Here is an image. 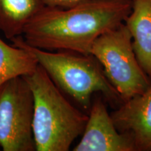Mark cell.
Listing matches in <instances>:
<instances>
[{
	"mask_svg": "<svg viewBox=\"0 0 151 151\" xmlns=\"http://www.w3.org/2000/svg\"><path fill=\"white\" fill-rule=\"evenodd\" d=\"M132 9V0H91L69 8L45 6L26 26L22 37L43 50L90 55L94 41L123 23Z\"/></svg>",
	"mask_w": 151,
	"mask_h": 151,
	"instance_id": "1",
	"label": "cell"
},
{
	"mask_svg": "<svg viewBox=\"0 0 151 151\" xmlns=\"http://www.w3.org/2000/svg\"><path fill=\"white\" fill-rule=\"evenodd\" d=\"M24 78L34 96L36 150L68 151L83 132L88 116L68 101L39 65Z\"/></svg>",
	"mask_w": 151,
	"mask_h": 151,
	"instance_id": "2",
	"label": "cell"
},
{
	"mask_svg": "<svg viewBox=\"0 0 151 151\" xmlns=\"http://www.w3.org/2000/svg\"><path fill=\"white\" fill-rule=\"evenodd\" d=\"M11 41L32 55L54 83L85 111L89 112L95 92H101L107 101L118 106L123 103L99 61L92 55L67 50L52 52L29 46L22 36Z\"/></svg>",
	"mask_w": 151,
	"mask_h": 151,
	"instance_id": "3",
	"label": "cell"
},
{
	"mask_svg": "<svg viewBox=\"0 0 151 151\" xmlns=\"http://www.w3.org/2000/svg\"><path fill=\"white\" fill-rule=\"evenodd\" d=\"M90 55L99 61L123 102L150 86L151 79L138 61L132 35L124 23L99 36L92 44Z\"/></svg>",
	"mask_w": 151,
	"mask_h": 151,
	"instance_id": "4",
	"label": "cell"
},
{
	"mask_svg": "<svg viewBox=\"0 0 151 151\" xmlns=\"http://www.w3.org/2000/svg\"><path fill=\"white\" fill-rule=\"evenodd\" d=\"M34 106L32 91L24 76L0 86V147L4 151L36 150Z\"/></svg>",
	"mask_w": 151,
	"mask_h": 151,
	"instance_id": "5",
	"label": "cell"
},
{
	"mask_svg": "<svg viewBox=\"0 0 151 151\" xmlns=\"http://www.w3.org/2000/svg\"><path fill=\"white\" fill-rule=\"evenodd\" d=\"M82 138L73 151H137L129 136L118 132L103 100H93Z\"/></svg>",
	"mask_w": 151,
	"mask_h": 151,
	"instance_id": "6",
	"label": "cell"
},
{
	"mask_svg": "<svg viewBox=\"0 0 151 151\" xmlns=\"http://www.w3.org/2000/svg\"><path fill=\"white\" fill-rule=\"evenodd\" d=\"M118 132L131 137L137 151H151V85L111 113Z\"/></svg>",
	"mask_w": 151,
	"mask_h": 151,
	"instance_id": "7",
	"label": "cell"
},
{
	"mask_svg": "<svg viewBox=\"0 0 151 151\" xmlns=\"http://www.w3.org/2000/svg\"><path fill=\"white\" fill-rule=\"evenodd\" d=\"M124 24L132 35L136 57L151 79V0H132Z\"/></svg>",
	"mask_w": 151,
	"mask_h": 151,
	"instance_id": "8",
	"label": "cell"
},
{
	"mask_svg": "<svg viewBox=\"0 0 151 151\" xmlns=\"http://www.w3.org/2000/svg\"><path fill=\"white\" fill-rule=\"evenodd\" d=\"M44 6L42 0H0V31L9 40L22 36Z\"/></svg>",
	"mask_w": 151,
	"mask_h": 151,
	"instance_id": "9",
	"label": "cell"
},
{
	"mask_svg": "<svg viewBox=\"0 0 151 151\" xmlns=\"http://www.w3.org/2000/svg\"><path fill=\"white\" fill-rule=\"evenodd\" d=\"M38 65L29 52L14 44L10 46L0 38V86L15 77L30 74Z\"/></svg>",
	"mask_w": 151,
	"mask_h": 151,
	"instance_id": "10",
	"label": "cell"
},
{
	"mask_svg": "<svg viewBox=\"0 0 151 151\" xmlns=\"http://www.w3.org/2000/svg\"><path fill=\"white\" fill-rule=\"evenodd\" d=\"M45 6L58 8H69L91 0H42Z\"/></svg>",
	"mask_w": 151,
	"mask_h": 151,
	"instance_id": "11",
	"label": "cell"
}]
</instances>
